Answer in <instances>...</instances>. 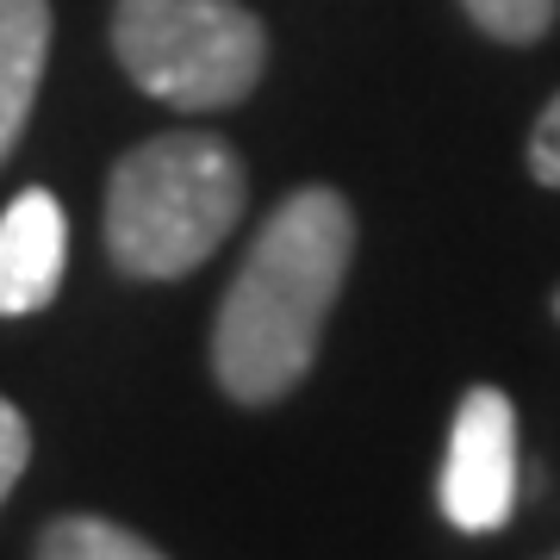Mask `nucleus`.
Segmentation results:
<instances>
[{
  "mask_svg": "<svg viewBox=\"0 0 560 560\" xmlns=\"http://www.w3.org/2000/svg\"><path fill=\"white\" fill-rule=\"evenodd\" d=\"M355 219L337 187H300L261 224L249 261L224 293L212 330V368L231 399L275 405L318 355L324 318L342 293Z\"/></svg>",
  "mask_w": 560,
  "mask_h": 560,
  "instance_id": "f257e3e1",
  "label": "nucleus"
},
{
  "mask_svg": "<svg viewBox=\"0 0 560 560\" xmlns=\"http://www.w3.org/2000/svg\"><path fill=\"white\" fill-rule=\"evenodd\" d=\"M243 162L224 138L168 131L125 150L106 180V249L125 275L175 280L200 268L243 219Z\"/></svg>",
  "mask_w": 560,
  "mask_h": 560,
  "instance_id": "f03ea898",
  "label": "nucleus"
},
{
  "mask_svg": "<svg viewBox=\"0 0 560 560\" xmlns=\"http://www.w3.org/2000/svg\"><path fill=\"white\" fill-rule=\"evenodd\" d=\"M113 50L143 94L187 113L237 106L268 62L261 20L237 0H119Z\"/></svg>",
  "mask_w": 560,
  "mask_h": 560,
  "instance_id": "7ed1b4c3",
  "label": "nucleus"
},
{
  "mask_svg": "<svg viewBox=\"0 0 560 560\" xmlns=\"http://www.w3.org/2000/svg\"><path fill=\"white\" fill-rule=\"evenodd\" d=\"M517 511V405L499 386H474L448 430L442 517L467 536H492Z\"/></svg>",
  "mask_w": 560,
  "mask_h": 560,
  "instance_id": "20e7f679",
  "label": "nucleus"
},
{
  "mask_svg": "<svg viewBox=\"0 0 560 560\" xmlns=\"http://www.w3.org/2000/svg\"><path fill=\"white\" fill-rule=\"evenodd\" d=\"M69 268V219L50 187H25L0 212V318H25L57 300Z\"/></svg>",
  "mask_w": 560,
  "mask_h": 560,
  "instance_id": "39448f33",
  "label": "nucleus"
},
{
  "mask_svg": "<svg viewBox=\"0 0 560 560\" xmlns=\"http://www.w3.org/2000/svg\"><path fill=\"white\" fill-rule=\"evenodd\" d=\"M50 62V0H0V162L13 156Z\"/></svg>",
  "mask_w": 560,
  "mask_h": 560,
  "instance_id": "423d86ee",
  "label": "nucleus"
},
{
  "mask_svg": "<svg viewBox=\"0 0 560 560\" xmlns=\"http://www.w3.org/2000/svg\"><path fill=\"white\" fill-rule=\"evenodd\" d=\"M38 560H168V555L106 517H62L38 536Z\"/></svg>",
  "mask_w": 560,
  "mask_h": 560,
  "instance_id": "0eeeda50",
  "label": "nucleus"
},
{
  "mask_svg": "<svg viewBox=\"0 0 560 560\" xmlns=\"http://www.w3.org/2000/svg\"><path fill=\"white\" fill-rule=\"evenodd\" d=\"M460 7L474 13L480 32H492V38H504V44L541 38L548 20H555V0H460Z\"/></svg>",
  "mask_w": 560,
  "mask_h": 560,
  "instance_id": "6e6552de",
  "label": "nucleus"
},
{
  "mask_svg": "<svg viewBox=\"0 0 560 560\" xmlns=\"http://www.w3.org/2000/svg\"><path fill=\"white\" fill-rule=\"evenodd\" d=\"M25 460H32V430H25L20 405L0 399V504H7V492H13V486H20Z\"/></svg>",
  "mask_w": 560,
  "mask_h": 560,
  "instance_id": "1a4fd4ad",
  "label": "nucleus"
},
{
  "mask_svg": "<svg viewBox=\"0 0 560 560\" xmlns=\"http://www.w3.org/2000/svg\"><path fill=\"white\" fill-rule=\"evenodd\" d=\"M529 168H536V180L560 187V94L548 101V113H541L536 131H529Z\"/></svg>",
  "mask_w": 560,
  "mask_h": 560,
  "instance_id": "9d476101",
  "label": "nucleus"
},
{
  "mask_svg": "<svg viewBox=\"0 0 560 560\" xmlns=\"http://www.w3.org/2000/svg\"><path fill=\"white\" fill-rule=\"evenodd\" d=\"M555 312H560V300H555Z\"/></svg>",
  "mask_w": 560,
  "mask_h": 560,
  "instance_id": "9b49d317",
  "label": "nucleus"
}]
</instances>
